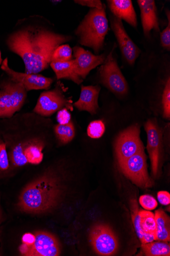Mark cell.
Instances as JSON below:
<instances>
[{
	"instance_id": "1",
	"label": "cell",
	"mask_w": 170,
	"mask_h": 256,
	"mask_svg": "<svg viewBox=\"0 0 170 256\" xmlns=\"http://www.w3.org/2000/svg\"><path fill=\"white\" fill-rule=\"evenodd\" d=\"M54 126L50 118L33 111L0 120V134L6 145L12 171L41 164L44 150L55 136Z\"/></svg>"
},
{
	"instance_id": "2",
	"label": "cell",
	"mask_w": 170,
	"mask_h": 256,
	"mask_svg": "<svg viewBox=\"0 0 170 256\" xmlns=\"http://www.w3.org/2000/svg\"><path fill=\"white\" fill-rule=\"evenodd\" d=\"M72 37L55 32L45 25V18H29L27 24L10 35L9 49L20 57L25 73L38 74L47 68L55 50Z\"/></svg>"
},
{
	"instance_id": "3",
	"label": "cell",
	"mask_w": 170,
	"mask_h": 256,
	"mask_svg": "<svg viewBox=\"0 0 170 256\" xmlns=\"http://www.w3.org/2000/svg\"><path fill=\"white\" fill-rule=\"evenodd\" d=\"M65 175L51 166L35 176L25 186L19 198L20 210L29 214H42L57 206L63 190Z\"/></svg>"
},
{
	"instance_id": "4",
	"label": "cell",
	"mask_w": 170,
	"mask_h": 256,
	"mask_svg": "<svg viewBox=\"0 0 170 256\" xmlns=\"http://www.w3.org/2000/svg\"><path fill=\"white\" fill-rule=\"evenodd\" d=\"M109 30L105 6L102 10L91 9L75 31L81 44L98 54L103 48Z\"/></svg>"
},
{
	"instance_id": "5",
	"label": "cell",
	"mask_w": 170,
	"mask_h": 256,
	"mask_svg": "<svg viewBox=\"0 0 170 256\" xmlns=\"http://www.w3.org/2000/svg\"><path fill=\"white\" fill-rule=\"evenodd\" d=\"M19 250L23 256H58L61 254L60 245L57 238L44 231L24 234Z\"/></svg>"
},
{
	"instance_id": "6",
	"label": "cell",
	"mask_w": 170,
	"mask_h": 256,
	"mask_svg": "<svg viewBox=\"0 0 170 256\" xmlns=\"http://www.w3.org/2000/svg\"><path fill=\"white\" fill-rule=\"evenodd\" d=\"M25 88L8 76L0 83V120L8 119L19 112L27 98Z\"/></svg>"
},
{
	"instance_id": "7",
	"label": "cell",
	"mask_w": 170,
	"mask_h": 256,
	"mask_svg": "<svg viewBox=\"0 0 170 256\" xmlns=\"http://www.w3.org/2000/svg\"><path fill=\"white\" fill-rule=\"evenodd\" d=\"M118 164L121 172L138 187L147 189L153 186L154 182L149 174L147 158L144 150Z\"/></svg>"
},
{
	"instance_id": "8",
	"label": "cell",
	"mask_w": 170,
	"mask_h": 256,
	"mask_svg": "<svg viewBox=\"0 0 170 256\" xmlns=\"http://www.w3.org/2000/svg\"><path fill=\"white\" fill-rule=\"evenodd\" d=\"M65 108L72 110L71 102L65 97L62 87L57 86L52 90H45L41 93L32 111L42 117L50 118Z\"/></svg>"
},
{
	"instance_id": "9",
	"label": "cell",
	"mask_w": 170,
	"mask_h": 256,
	"mask_svg": "<svg viewBox=\"0 0 170 256\" xmlns=\"http://www.w3.org/2000/svg\"><path fill=\"white\" fill-rule=\"evenodd\" d=\"M91 245L95 252L100 256H113L119 248V242L110 226L104 224H96L89 234Z\"/></svg>"
},
{
	"instance_id": "10",
	"label": "cell",
	"mask_w": 170,
	"mask_h": 256,
	"mask_svg": "<svg viewBox=\"0 0 170 256\" xmlns=\"http://www.w3.org/2000/svg\"><path fill=\"white\" fill-rule=\"evenodd\" d=\"M144 128L148 136L147 149L153 175L156 178L161 174L163 150V131L156 119L149 120L145 124Z\"/></svg>"
},
{
	"instance_id": "11",
	"label": "cell",
	"mask_w": 170,
	"mask_h": 256,
	"mask_svg": "<svg viewBox=\"0 0 170 256\" xmlns=\"http://www.w3.org/2000/svg\"><path fill=\"white\" fill-rule=\"evenodd\" d=\"M115 150L118 162L144 150L139 124L132 125L119 134L116 140Z\"/></svg>"
},
{
	"instance_id": "12",
	"label": "cell",
	"mask_w": 170,
	"mask_h": 256,
	"mask_svg": "<svg viewBox=\"0 0 170 256\" xmlns=\"http://www.w3.org/2000/svg\"><path fill=\"white\" fill-rule=\"evenodd\" d=\"M100 68L101 80L110 90L119 96H124L128 92V84L113 56L114 46Z\"/></svg>"
},
{
	"instance_id": "13",
	"label": "cell",
	"mask_w": 170,
	"mask_h": 256,
	"mask_svg": "<svg viewBox=\"0 0 170 256\" xmlns=\"http://www.w3.org/2000/svg\"><path fill=\"white\" fill-rule=\"evenodd\" d=\"M1 69L13 80L21 84L27 92L32 90H47L52 84L54 80L39 74H29L17 72L8 66L6 58L2 62Z\"/></svg>"
},
{
	"instance_id": "14",
	"label": "cell",
	"mask_w": 170,
	"mask_h": 256,
	"mask_svg": "<svg viewBox=\"0 0 170 256\" xmlns=\"http://www.w3.org/2000/svg\"><path fill=\"white\" fill-rule=\"evenodd\" d=\"M111 22L112 29L118 42L121 52L130 64H134L141 50L128 34L122 20L112 16Z\"/></svg>"
},
{
	"instance_id": "15",
	"label": "cell",
	"mask_w": 170,
	"mask_h": 256,
	"mask_svg": "<svg viewBox=\"0 0 170 256\" xmlns=\"http://www.w3.org/2000/svg\"><path fill=\"white\" fill-rule=\"evenodd\" d=\"M72 52L75 56L76 72L83 80L86 78L93 69L103 64L106 60L104 54L94 55L80 46H75Z\"/></svg>"
},
{
	"instance_id": "16",
	"label": "cell",
	"mask_w": 170,
	"mask_h": 256,
	"mask_svg": "<svg viewBox=\"0 0 170 256\" xmlns=\"http://www.w3.org/2000/svg\"><path fill=\"white\" fill-rule=\"evenodd\" d=\"M101 89L99 86L82 85L80 98L74 106L80 111H86L92 115L96 114L99 109L98 100Z\"/></svg>"
},
{
	"instance_id": "17",
	"label": "cell",
	"mask_w": 170,
	"mask_h": 256,
	"mask_svg": "<svg viewBox=\"0 0 170 256\" xmlns=\"http://www.w3.org/2000/svg\"><path fill=\"white\" fill-rule=\"evenodd\" d=\"M138 3L141 10L142 26L145 34L149 36L153 30L159 32L155 2L153 0H139Z\"/></svg>"
},
{
	"instance_id": "18",
	"label": "cell",
	"mask_w": 170,
	"mask_h": 256,
	"mask_svg": "<svg viewBox=\"0 0 170 256\" xmlns=\"http://www.w3.org/2000/svg\"><path fill=\"white\" fill-rule=\"evenodd\" d=\"M114 16L124 20L134 28L137 26L136 14L130 0H111L108 1Z\"/></svg>"
},
{
	"instance_id": "19",
	"label": "cell",
	"mask_w": 170,
	"mask_h": 256,
	"mask_svg": "<svg viewBox=\"0 0 170 256\" xmlns=\"http://www.w3.org/2000/svg\"><path fill=\"white\" fill-rule=\"evenodd\" d=\"M50 66L58 80H67L78 84L83 82L76 72L74 59L65 62H52Z\"/></svg>"
},
{
	"instance_id": "20",
	"label": "cell",
	"mask_w": 170,
	"mask_h": 256,
	"mask_svg": "<svg viewBox=\"0 0 170 256\" xmlns=\"http://www.w3.org/2000/svg\"><path fill=\"white\" fill-rule=\"evenodd\" d=\"M156 240L168 242L170 240V219L161 209L156 212Z\"/></svg>"
},
{
	"instance_id": "21",
	"label": "cell",
	"mask_w": 170,
	"mask_h": 256,
	"mask_svg": "<svg viewBox=\"0 0 170 256\" xmlns=\"http://www.w3.org/2000/svg\"><path fill=\"white\" fill-rule=\"evenodd\" d=\"M53 131L55 137L61 144H67L75 136L76 130L74 123L71 120L65 124H54Z\"/></svg>"
},
{
	"instance_id": "22",
	"label": "cell",
	"mask_w": 170,
	"mask_h": 256,
	"mask_svg": "<svg viewBox=\"0 0 170 256\" xmlns=\"http://www.w3.org/2000/svg\"><path fill=\"white\" fill-rule=\"evenodd\" d=\"M144 254L148 256H170V246L168 242H152L142 244Z\"/></svg>"
},
{
	"instance_id": "23",
	"label": "cell",
	"mask_w": 170,
	"mask_h": 256,
	"mask_svg": "<svg viewBox=\"0 0 170 256\" xmlns=\"http://www.w3.org/2000/svg\"><path fill=\"white\" fill-rule=\"evenodd\" d=\"M11 172L6 145L0 134V178H5Z\"/></svg>"
},
{
	"instance_id": "24",
	"label": "cell",
	"mask_w": 170,
	"mask_h": 256,
	"mask_svg": "<svg viewBox=\"0 0 170 256\" xmlns=\"http://www.w3.org/2000/svg\"><path fill=\"white\" fill-rule=\"evenodd\" d=\"M139 216L143 231L156 234L157 225L155 214L150 211L141 210L139 211Z\"/></svg>"
},
{
	"instance_id": "25",
	"label": "cell",
	"mask_w": 170,
	"mask_h": 256,
	"mask_svg": "<svg viewBox=\"0 0 170 256\" xmlns=\"http://www.w3.org/2000/svg\"><path fill=\"white\" fill-rule=\"evenodd\" d=\"M72 50L70 46L63 44L59 46L54 52L52 62H68L72 60Z\"/></svg>"
},
{
	"instance_id": "26",
	"label": "cell",
	"mask_w": 170,
	"mask_h": 256,
	"mask_svg": "<svg viewBox=\"0 0 170 256\" xmlns=\"http://www.w3.org/2000/svg\"><path fill=\"white\" fill-rule=\"evenodd\" d=\"M106 127L102 120H95L89 124L87 132L88 136L92 138H99L104 134Z\"/></svg>"
},
{
	"instance_id": "27",
	"label": "cell",
	"mask_w": 170,
	"mask_h": 256,
	"mask_svg": "<svg viewBox=\"0 0 170 256\" xmlns=\"http://www.w3.org/2000/svg\"><path fill=\"white\" fill-rule=\"evenodd\" d=\"M131 212L133 222L138 237L141 240L143 235V231L140 224V217L138 204L136 200L131 201Z\"/></svg>"
},
{
	"instance_id": "28",
	"label": "cell",
	"mask_w": 170,
	"mask_h": 256,
	"mask_svg": "<svg viewBox=\"0 0 170 256\" xmlns=\"http://www.w3.org/2000/svg\"><path fill=\"white\" fill-rule=\"evenodd\" d=\"M162 104L163 108V116L166 120L170 118V78L167 81L164 90L162 97Z\"/></svg>"
},
{
	"instance_id": "29",
	"label": "cell",
	"mask_w": 170,
	"mask_h": 256,
	"mask_svg": "<svg viewBox=\"0 0 170 256\" xmlns=\"http://www.w3.org/2000/svg\"><path fill=\"white\" fill-rule=\"evenodd\" d=\"M139 202L145 210H154L158 206L157 200L150 195H143L139 198Z\"/></svg>"
},
{
	"instance_id": "30",
	"label": "cell",
	"mask_w": 170,
	"mask_h": 256,
	"mask_svg": "<svg viewBox=\"0 0 170 256\" xmlns=\"http://www.w3.org/2000/svg\"><path fill=\"white\" fill-rule=\"evenodd\" d=\"M167 15L168 16V24L161 34V40L163 48L169 51L170 49V14L169 11Z\"/></svg>"
},
{
	"instance_id": "31",
	"label": "cell",
	"mask_w": 170,
	"mask_h": 256,
	"mask_svg": "<svg viewBox=\"0 0 170 256\" xmlns=\"http://www.w3.org/2000/svg\"><path fill=\"white\" fill-rule=\"evenodd\" d=\"M74 2L84 6L98 10H102L104 6L100 0H75Z\"/></svg>"
},
{
	"instance_id": "32",
	"label": "cell",
	"mask_w": 170,
	"mask_h": 256,
	"mask_svg": "<svg viewBox=\"0 0 170 256\" xmlns=\"http://www.w3.org/2000/svg\"><path fill=\"white\" fill-rule=\"evenodd\" d=\"M57 120L60 124H65L71 121V114L67 108H63L58 112Z\"/></svg>"
},
{
	"instance_id": "33",
	"label": "cell",
	"mask_w": 170,
	"mask_h": 256,
	"mask_svg": "<svg viewBox=\"0 0 170 256\" xmlns=\"http://www.w3.org/2000/svg\"><path fill=\"white\" fill-rule=\"evenodd\" d=\"M158 199L160 203L167 206L170 203V194L166 191H161L158 194Z\"/></svg>"
},
{
	"instance_id": "34",
	"label": "cell",
	"mask_w": 170,
	"mask_h": 256,
	"mask_svg": "<svg viewBox=\"0 0 170 256\" xmlns=\"http://www.w3.org/2000/svg\"><path fill=\"white\" fill-rule=\"evenodd\" d=\"M156 240V234L151 232H143V235L141 242L142 244H149Z\"/></svg>"
},
{
	"instance_id": "35",
	"label": "cell",
	"mask_w": 170,
	"mask_h": 256,
	"mask_svg": "<svg viewBox=\"0 0 170 256\" xmlns=\"http://www.w3.org/2000/svg\"><path fill=\"white\" fill-rule=\"evenodd\" d=\"M2 64V58H1V52H0V64Z\"/></svg>"
},
{
	"instance_id": "36",
	"label": "cell",
	"mask_w": 170,
	"mask_h": 256,
	"mask_svg": "<svg viewBox=\"0 0 170 256\" xmlns=\"http://www.w3.org/2000/svg\"><path fill=\"white\" fill-rule=\"evenodd\" d=\"M1 208H0V220H1Z\"/></svg>"
}]
</instances>
